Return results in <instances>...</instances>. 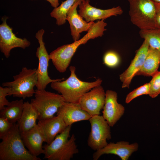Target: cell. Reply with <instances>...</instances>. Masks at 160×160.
<instances>
[{
	"mask_svg": "<svg viewBox=\"0 0 160 160\" xmlns=\"http://www.w3.org/2000/svg\"><path fill=\"white\" fill-rule=\"evenodd\" d=\"M71 125L58 135L49 144L43 146L44 158L48 160H70L78 153L74 134L70 137Z\"/></svg>",
	"mask_w": 160,
	"mask_h": 160,
	"instance_id": "3957f363",
	"label": "cell"
},
{
	"mask_svg": "<svg viewBox=\"0 0 160 160\" xmlns=\"http://www.w3.org/2000/svg\"><path fill=\"white\" fill-rule=\"evenodd\" d=\"M129 15L135 25L142 29L156 28V6L153 0H128Z\"/></svg>",
	"mask_w": 160,
	"mask_h": 160,
	"instance_id": "277c9868",
	"label": "cell"
},
{
	"mask_svg": "<svg viewBox=\"0 0 160 160\" xmlns=\"http://www.w3.org/2000/svg\"><path fill=\"white\" fill-rule=\"evenodd\" d=\"M14 124L6 119L0 117V138L11 129Z\"/></svg>",
	"mask_w": 160,
	"mask_h": 160,
	"instance_id": "83f0119b",
	"label": "cell"
},
{
	"mask_svg": "<svg viewBox=\"0 0 160 160\" xmlns=\"http://www.w3.org/2000/svg\"><path fill=\"white\" fill-rule=\"evenodd\" d=\"M83 0H76L67 13L66 20L70 24L71 35L74 41L79 39L80 33L88 31L95 23L87 22L78 13L77 8Z\"/></svg>",
	"mask_w": 160,
	"mask_h": 160,
	"instance_id": "2e32d148",
	"label": "cell"
},
{
	"mask_svg": "<svg viewBox=\"0 0 160 160\" xmlns=\"http://www.w3.org/2000/svg\"><path fill=\"white\" fill-rule=\"evenodd\" d=\"M150 87L149 83H148L135 89L127 95L125 99V103L127 104L129 103L134 99L143 95H149Z\"/></svg>",
	"mask_w": 160,
	"mask_h": 160,
	"instance_id": "cb8c5ba5",
	"label": "cell"
},
{
	"mask_svg": "<svg viewBox=\"0 0 160 160\" xmlns=\"http://www.w3.org/2000/svg\"><path fill=\"white\" fill-rule=\"evenodd\" d=\"M160 64V52L149 47L143 65L136 76H152L158 71Z\"/></svg>",
	"mask_w": 160,
	"mask_h": 160,
	"instance_id": "ffe728a7",
	"label": "cell"
},
{
	"mask_svg": "<svg viewBox=\"0 0 160 160\" xmlns=\"http://www.w3.org/2000/svg\"><path fill=\"white\" fill-rule=\"evenodd\" d=\"M14 80L2 83L3 87H10L11 90L7 96L22 98L32 97L35 94L34 87L37 83L36 68L28 69L23 67L19 73L13 76Z\"/></svg>",
	"mask_w": 160,
	"mask_h": 160,
	"instance_id": "5b68a950",
	"label": "cell"
},
{
	"mask_svg": "<svg viewBox=\"0 0 160 160\" xmlns=\"http://www.w3.org/2000/svg\"><path fill=\"white\" fill-rule=\"evenodd\" d=\"M138 148L137 143L129 144L128 142L121 141L116 143L110 142L104 148L97 151L93 155L94 160H97L103 155L113 154L118 156L122 160H127Z\"/></svg>",
	"mask_w": 160,
	"mask_h": 160,
	"instance_id": "5bb4252c",
	"label": "cell"
},
{
	"mask_svg": "<svg viewBox=\"0 0 160 160\" xmlns=\"http://www.w3.org/2000/svg\"><path fill=\"white\" fill-rule=\"evenodd\" d=\"M105 93L100 85L84 94L78 103L82 109L92 116L100 115L105 105Z\"/></svg>",
	"mask_w": 160,
	"mask_h": 160,
	"instance_id": "30bf717a",
	"label": "cell"
},
{
	"mask_svg": "<svg viewBox=\"0 0 160 160\" xmlns=\"http://www.w3.org/2000/svg\"><path fill=\"white\" fill-rule=\"evenodd\" d=\"M23 99L10 102L9 104L0 110V117H4L13 124L20 118L23 108Z\"/></svg>",
	"mask_w": 160,
	"mask_h": 160,
	"instance_id": "44dd1931",
	"label": "cell"
},
{
	"mask_svg": "<svg viewBox=\"0 0 160 160\" xmlns=\"http://www.w3.org/2000/svg\"><path fill=\"white\" fill-rule=\"evenodd\" d=\"M0 160H41L32 155L25 147L18 126L15 123L11 129L0 138Z\"/></svg>",
	"mask_w": 160,
	"mask_h": 160,
	"instance_id": "7a4b0ae2",
	"label": "cell"
},
{
	"mask_svg": "<svg viewBox=\"0 0 160 160\" xmlns=\"http://www.w3.org/2000/svg\"><path fill=\"white\" fill-rule=\"evenodd\" d=\"M20 133L25 146L32 155L38 157L44 153L42 145L45 142V138L41 128L38 123L30 130Z\"/></svg>",
	"mask_w": 160,
	"mask_h": 160,
	"instance_id": "9a60e30c",
	"label": "cell"
},
{
	"mask_svg": "<svg viewBox=\"0 0 160 160\" xmlns=\"http://www.w3.org/2000/svg\"><path fill=\"white\" fill-rule=\"evenodd\" d=\"M8 19L7 16L2 17V23L0 25V50L7 58L9 57L12 49L20 47L25 49L31 45L30 41L26 39L17 37L13 33L12 28L7 23Z\"/></svg>",
	"mask_w": 160,
	"mask_h": 160,
	"instance_id": "9c48e42d",
	"label": "cell"
},
{
	"mask_svg": "<svg viewBox=\"0 0 160 160\" xmlns=\"http://www.w3.org/2000/svg\"><path fill=\"white\" fill-rule=\"evenodd\" d=\"M149 48L148 42L144 40L129 67L119 76L123 88H129L133 78L142 68Z\"/></svg>",
	"mask_w": 160,
	"mask_h": 160,
	"instance_id": "7c38bea8",
	"label": "cell"
},
{
	"mask_svg": "<svg viewBox=\"0 0 160 160\" xmlns=\"http://www.w3.org/2000/svg\"><path fill=\"white\" fill-rule=\"evenodd\" d=\"M152 77L149 82L150 87L149 95L151 98H154L160 94V71H158Z\"/></svg>",
	"mask_w": 160,
	"mask_h": 160,
	"instance_id": "d4e9b609",
	"label": "cell"
},
{
	"mask_svg": "<svg viewBox=\"0 0 160 160\" xmlns=\"http://www.w3.org/2000/svg\"><path fill=\"white\" fill-rule=\"evenodd\" d=\"M44 33V30L41 29L38 31L35 35L39 44L36 52V55L39 60L38 66L36 68L38 80L36 87L39 90L45 89L48 84L52 82L61 81L65 79L64 78L61 79H52L48 76V68L50 58L43 41Z\"/></svg>",
	"mask_w": 160,
	"mask_h": 160,
	"instance_id": "ba28073f",
	"label": "cell"
},
{
	"mask_svg": "<svg viewBox=\"0 0 160 160\" xmlns=\"http://www.w3.org/2000/svg\"><path fill=\"white\" fill-rule=\"evenodd\" d=\"M153 0L155 2L160 3V0Z\"/></svg>",
	"mask_w": 160,
	"mask_h": 160,
	"instance_id": "4dcf8cb0",
	"label": "cell"
},
{
	"mask_svg": "<svg viewBox=\"0 0 160 160\" xmlns=\"http://www.w3.org/2000/svg\"><path fill=\"white\" fill-rule=\"evenodd\" d=\"M69 69L71 75L68 79L63 81L52 82L50 84L51 87L60 93L65 102L78 103L83 95L102 83L100 78L92 82L82 81L76 76L75 67L71 66Z\"/></svg>",
	"mask_w": 160,
	"mask_h": 160,
	"instance_id": "6da1fadb",
	"label": "cell"
},
{
	"mask_svg": "<svg viewBox=\"0 0 160 160\" xmlns=\"http://www.w3.org/2000/svg\"><path fill=\"white\" fill-rule=\"evenodd\" d=\"M89 121L91 129L87 144L92 150L96 151L107 145V140L111 139L110 126L103 116L100 115L92 116Z\"/></svg>",
	"mask_w": 160,
	"mask_h": 160,
	"instance_id": "52a82bcc",
	"label": "cell"
},
{
	"mask_svg": "<svg viewBox=\"0 0 160 160\" xmlns=\"http://www.w3.org/2000/svg\"><path fill=\"white\" fill-rule=\"evenodd\" d=\"M30 1H33L36 0H28ZM49 2L51 6L54 8L58 7L59 5V0H45Z\"/></svg>",
	"mask_w": 160,
	"mask_h": 160,
	"instance_id": "f546056e",
	"label": "cell"
},
{
	"mask_svg": "<svg viewBox=\"0 0 160 160\" xmlns=\"http://www.w3.org/2000/svg\"><path fill=\"white\" fill-rule=\"evenodd\" d=\"M156 22V28H160V3L155 2Z\"/></svg>",
	"mask_w": 160,
	"mask_h": 160,
	"instance_id": "f1b7e54d",
	"label": "cell"
},
{
	"mask_svg": "<svg viewBox=\"0 0 160 160\" xmlns=\"http://www.w3.org/2000/svg\"><path fill=\"white\" fill-rule=\"evenodd\" d=\"M57 115L61 117L67 126L77 122L89 120L92 117L82 109L79 103L65 102L59 108Z\"/></svg>",
	"mask_w": 160,
	"mask_h": 160,
	"instance_id": "e0dca14e",
	"label": "cell"
},
{
	"mask_svg": "<svg viewBox=\"0 0 160 160\" xmlns=\"http://www.w3.org/2000/svg\"><path fill=\"white\" fill-rule=\"evenodd\" d=\"M117 93L111 90L105 92L103 116L109 125L113 127L124 114L125 108L117 101Z\"/></svg>",
	"mask_w": 160,
	"mask_h": 160,
	"instance_id": "4fadbf2b",
	"label": "cell"
},
{
	"mask_svg": "<svg viewBox=\"0 0 160 160\" xmlns=\"http://www.w3.org/2000/svg\"><path fill=\"white\" fill-rule=\"evenodd\" d=\"M38 112L36 108L28 101L24 102L21 116L17 122L20 133L26 132L33 128L37 124Z\"/></svg>",
	"mask_w": 160,
	"mask_h": 160,
	"instance_id": "d6986e66",
	"label": "cell"
},
{
	"mask_svg": "<svg viewBox=\"0 0 160 160\" xmlns=\"http://www.w3.org/2000/svg\"><path fill=\"white\" fill-rule=\"evenodd\" d=\"M10 90L9 87H0V110L9 104L10 102L6 99V97Z\"/></svg>",
	"mask_w": 160,
	"mask_h": 160,
	"instance_id": "4316f807",
	"label": "cell"
},
{
	"mask_svg": "<svg viewBox=\"0 0 160 160\" xmlns=\"http://www.w3.org/2000/svg\"><path fill=\"white\" fill-rule=\"evenodd\" d=\"M103 60L104 63L110 67L116 66L119 63L120 58L119 55L113 51H109L104 55Z\"/></svg>",
	"mask_w": 160,
	"mask_h": 160,
	"instance_id": "484cf974",
	"label": "cell"
},
{
	"mask_svg": "<svg viewBox=\"0 0 160 160\" xmlns=\"http://www.w3.org/2000/svg\"><path fill=\"white\" fill-rule=\"evenodd\" d=\"M76 0H66L62 1L60 6L54 8L50 13V16L56 19L57 25H61L66 23L67 12Z\"/></svg>",
	"mask_w": 160,
	"mask_h": 160,
	"instance_id": "7402d4cb",
	"label": "cell"
},
{
	"mask_svg": "<svg viewBox=\"0 0 160 160\" xmlns=\"http://www.w3.org/2000/svg\"><path fill=\"white\" fill-rule=\"evenodd\" d=\"M139 34L142 38L148 42L150 47L160 52V28L140 30Z\"/></svg>",
	"mask_w": 160,
	"mask_h": 160,
	"instance_id": "603a6c76",
	"label": "cell"
},
{
	"mask_svg": "<svg viewBox=\"0 0 160 160\" xmlns=\"http://www.w3.org/2000/svg\"><path fill=\"white\" fill-rule=\"evenodd\" d=\"M38 124L42 129L45 142L47 144H50L58 134L62 133L67 127L61 117L58 115L39 120Z\"/></svg>",
	"mask_w": 160,
	"mask_h": 160,
	"instance_id": "ac0fdd59",
	"label": "cell"
},
{
	"mask_svg": "<svg viewBox=\"0 0 160 160\" xmlns=\"http://www.w3.org/2000/svg\"><path fill=\"white\" fill-rule=\"evenodd\" d=\"M35 98L31 103L36 108L39 113L38 120L47 119L54 116L65 102L61 95L45 89L35 90Z\"/></svg>",
	"mask_w": 160,
	"mask_h": 160,
	"instance_id": "8992f818",
	"label": "cell"
},
{
	"mask_svg": "<svg viewBox=\"0 0 160 160\" xmlns=\"http://www.w3.org/2000/svg\"><path fill=\"white\" fill-rule=\"evenodd\" d=\"M89 2V0H83L79 5V14L87 22L104 20L112 16L121 15L123 12V10L119 6L102 9L92 7Z\"/></svg>",
	"mask_w": 160,
	"mask_h": 160,
	"instance_id": "8fae6325",
	"label": "cell"
}]
</instances>
